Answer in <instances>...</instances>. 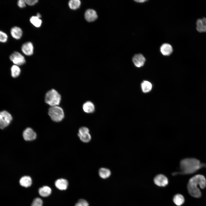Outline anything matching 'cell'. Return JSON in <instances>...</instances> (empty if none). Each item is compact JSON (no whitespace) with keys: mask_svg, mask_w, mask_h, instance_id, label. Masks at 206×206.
I'll use <instances>...</instances> for the list:
<instances>
[{"mask_svg":"<svg viewBox=\"0 0 206 206\" xmlns=\"http://www.w3.org/2000/svg\"><path fill=\"white\" fill-rule=\"evenodd\" d=\"M206 164L201 163L197 159L188 158L181 160L180 162V171L172 173L173 175L178 174H187L193 173L202 167H206Z\"/></svg>","mask_w":206,"mask_h":206,"instance_id":"6da1fadb","label":"cell"},{"mask_svg":"<svg viewBox=\"0 0 206 206\" xmlns=\"http://www.w3.org/2000/svg\"><path fill=\"white\" fill-rule=\"evenodd\" d=\"M198 185L201 189H204L206 187V179L202 175H196L191 178L189 181L188 191L189 194L193 197L199 198L201 196V192L197 187Z\"/></svg>","mask_w":206,"mask_h":206,"instance_id":"7a4b0ae2","label":"cell"},{"mask_svg":"<svg viewBox=\"0 0 206 206\" xmlns=\"http://www.w3.org/2000/svg\"><path fill=\"white\" fill-rule=\"evenodd\" d=\"M61 100V96L57 91L54 89L48 91L45 96L46 103L51 106H58Z\"/></svg>","mask_w":206,"mask_h":206,"instance_id":"3957f363","label":"cell"},{"mask_svg":"<svg viewBox=\"0 0 206 206\" xmlns=\"http://www.w3.org/2000/svg\"><path fill=\"white\" fill-rule=\"evenodd\" d=\"M48 113L52 120L57 122L61 121L64 116L63 109L58 106H51L49 109Z\"/></svg>","mask_w":206,"mask_h":206,"instance_id":"277c9868","label":"cell"},{"mask_svg":"<svg viewBox=\"0 0 206 206\" xmlns=\"http://www.w3.org/2000/svg\"><path fill=\"white\" fill-rule=\"evenodd\" d=\"M12 120L11 114L7 111L0 112V128L3 129L8 126Z\"/></svg>","mask_w":206,"mask_h":206,"instance_id":"5b68a950","label":"cell"},{"mask_svg":"<svg viewBox=\"0 0 206 206\" xmlns=\"http://www.w3.org/2000/svg\"><path fill=\"white\" fill-rule=\"evenodd\" d=\"M10 60L15 65L19 66L24 64L25 60L24 56L19 52L15 51L9 56Z\"/></svg>","mask_w":206,"mask_h":206,"instance_id":"8992f818","label":"cell"},{"mask_svg":"<svg viewBox=\"0 0 206 206\" xmlns=\"http://www.w3.org/2000/svg\"><path fill=\"white\" fill-rule=\"evenodd\" d=\"M154 181L156 185L159 187H165L168 183V180L167 177L162 174L157 175L154 177Z\"/></svg>","mask_w":206,"mask_h":206,"instance_id":"52a82bcc","label":"cell"},{"mask_svg":"<svg viewBox=\"0 0 206 206\" xmlns=\"http://www.w3.org/2000/svg\"><path fill=\"white\" fill-rule=\"evenodd\" d=\"M132 60L134 65L136 67L139 68L144 66L146 61V59L142 54L139 53L133 56Z\"/></svg>","mask_w":206,"mask_h":206,"instance_id":"ba28073f","label":"cell"},{"mask_svg":"<svg viewBox=\"0 0 206 206\" xmlns=\"http://www.w3.org/2000/svg\"><path fill=\"white\" fill-rule=\"evenodd\" d=\"M23 136L26 141H32L35 139L37 137L35 132L31 128H27L23 132Z\"/></svg>","mask_w":206,"mask_h":206,"instance_id":"9c48e42d","label":"cell"},{"mask_svg":"<svg viewBox=\"0 0 206 206\" xmlns=\"http://www.w3.org/2000/svg\"><path fill=\"white\" fill-rule=\"evenodd\" d=\"M21 50L22 52L26 56L32 55L33 53L34 50L32 43L29 41L25 43L22 45Z\"/></svg>","mask_w":206,"mask_h":206,"instance_id":"30bf717a","label":"cell"},{"mask_svg":"<svg viewBox=\"0 0 206 206\" xmlns=\"http://www.w3.org/2000/svg\"><path fill=\"white\" fill-rule=\"evenodd\" d=\"M196 25V28L198 32L201 33L206 32V17L197 19Z\"/></svg>","mask_w":206,"mask_h":206,"instance_id":"8fae6325","label":"cell"},{"mask_svg":"<svg viewBox=\"0 0 206 206\" xmlns=\"http://www.w3.org/2000/svg\"><path fill=\"white\" fill-rule=\"evenodd\" d=\"M84 17L87 21L90 22L95 21L98 18V15L95 10L92 9H88L85 12Z\"/></svg>","mask_w":206,"mask_h":206,"instance_id":"7c38bea8","label":"cell"},{"mask_svg":"<svg viewBox=\"0 0 206 206\" xmlns=\"http://www.w3.org/2000/svg\"><path fill=\"white\" fill-rule=\"evenodd\" d=\"M172 46L169 44L165 43L162 44L160 47V51L162 55L168 56L171 55L173 52Z\"/></svg>","mask_w":206,"mask_h":206,"instance_id":"4fadbf2b","label":"cell"},{"mask_svg":"<svg viewBox=\"0 0 206 206\" xmlns=\"http://www.w3.org/2000/svg\"><path fill=\"white\" fill-rule=\"evenodd\" d=\"M10 33L14 38L16 39H19L22 36L23 31L20 27L17 26H14L11 28Z\"/></svg>","mask_w":206,"mask_h":206,"instance_id":"5bb4252c","label":"cell"},{"mask_svg":"<svg viewBox=\"0 0 206 206\" xmlns=\"http://www.w3.org/2000/svg\"><path fill=\"white\" fill-rule=\"evenodd\" d=\"M55 185L58 189L61 190H65L67 188L68 182L65 179H58L55 181Z\"/></svg>","mask_w":206,"mask_h":206,"instance_id":"9a60e30c","label":"cell"},{"mask_svg":"<svg viewBox=\"0 0 206 206\" xmlns=\"http://www.w3.org/2000/svg\"><path fill=\"white\" fill-rule=\"evenodd\" d=\"M83 109L84 111L88 113L93 112L95 110V106L92 102L88 101L84 103L83 105Z\"/></svg>","mask_w":206,"mask_h":206,"instance_id":"2e32d148","label":"cell"},{"mask_svg":"<svg viewBox=\"0 0 206 206\" xmlns=\"http://www.w3.org/2000/svg\"><path fill=\"white\" fill-rule=\"evenodd\" d=\"M32 181L31 177L25 176L22 177L19 180L20 185L22 186L27 187L31 186Z\"/></svg>","mask_w":206,"mask_h":206,"instance_id":"e0dca14e","label":"cell"},{"mask_svg":"<svg viewBox=\"0 0 206 206\" xmlns=\"http://www.w3.org/2000/svg\"><path fill=\"white\" fill-rule=\"evenodd\" d=\"M51 189L48 186H44L40 188L39 190V195L43 197H47L50 195L51 193Z\"/></svg>","mask_w":206,"mask_h":206,"instance_id":"ac0fdd59","label":"cell"},{"mask_svg":"<svg viewBox=\"0 0 206 206\" xmlns=\"http://www.w3.org/2000/svg\"><path fill=\"white\" fill-rule=\"evenodd\" d=\"M141 86L142 90L144 93H147L150 92L152 87L151 83L147 81H143L141 83Z\"/></svg>","mask_w":206,"mask_h":206,"instance_id":"d6986e66","label":"cell"},{"mask_svg":"<svg viewBox=\"0 0 206 206\" xmlns=\"http://www.w3.org/2000/svg\"><path fill=\"white\" fill-rule=\"evenodd\" d=\"M111 174L109 169L105 168H101L99 170V174L102 179H106L109 177Z\"/></svg>","mask_w":206,"mask_h":206,"instance_id":"ffe728a7","label":"cell"},{"mask_svg":"<svg viewBox=\"0 0 206 206\" xmlns=\"http://www.w3.org/2000/svg\"><path fill=\"white\" fill-rule=\"evenodd\" d=\"M173 200L175 205L179 206L184 203L185 201V199L182 195L180 194H177L173 197Z\"/></svg>","mask_w":206,"mask_h":206,"instance_id":"44dd1931","label":"cell"},{"mask_svg":"<svg viewBox=\"0 0 206 206\" xmlns=\"http://www.w3.org/2000/svg\"><path fill=\"white\" fill-rule=\"evenodd\" d=\"M12 77L13 78L18 77L21 73V69L18 66L14 65L12 66L11 68Z\"/></svg>","mask_w":206,"mask_h":206,"instance_id":"7402d4cb","label":"cell"},{"mask_svg":"<svg viewBox=\"0 0 206 206\" xmlns=\"http://www.w3.org/2000/svg\"><path fill=\"white\" fill-rule=\"evenodd\" d=\"M81 2L79 0H70L68 3L70 8L72 10H76L80 7Z\"/></svg>","mask_w":206,"mask_h":206,"instance_id":"603a6c76","label":"cell"},{"mask_svg":"<svg viewBox=\"0 0 206 206\" xmlns=\"http://www.w3.org/2000/svg\"><path fill=\"white\" fill-rule=\"evenodd\" d=\"M31 23L36 27H40L42 24V21L41 19L36 16H32L30 19Z\"/></svg>","mask_w":206,"mask_h":206,"instance_id":"cb8c5ba5","label":"cell"},{"mask_svg":"<svg viewBox=\"0 0 206 206\" xmlns=\"http://www.w3.org/2000/svg\"><path fill=\"white\" fill-rule=\"evenodd\" d=\"M78 136L80 140L85 143L89 142L91 139V136L89 133L82 135H79Z\"/></svg>","mask_w":206,"mask_h":206,"instance_id":"d4e9b609","label":"cell"},{"mask_svg":"<svg viewBox=\"0 0 206 206\" xmlns=\"http://www.w3.org/2000/svg\"><path fill=\"white\" fill-rule=\"evenodd\" d=\"M8 37L6 33L0 31V42L4 43L6 42Z\"/></svg>","mask_w":206,"mask_h":206,"instance_id":"484cf974","label":"cell"},{"mask_svg":"<svg viewBox=\"0 0 206 206\" xmlns=\"http://www.w3.org/2000/svg\"><path fill=\"white\" fill-rule=\"evenodd\" d=\"M43 201L39 198H36L33 200L31 206H42Z\"/></svg>","mask_w":206,"mask_h":206,"instance_id":"4316f807","label":"cell"},{"mask_svg":"<svg viewBox=\"0 0 206 206\" xmlns=\"http://www.w3.org/2000/svg\"><path fill=\"white\" fill-rule=\"evenodd\" d=\"M89 132V130L88 128L84 126L82 127L79 130L78 135L86 134Z\"/></svg>","mask_w":206,"mask_h":206,"instance_id":"83f0119b","label":"cell"},{"mask_svg":"<svg viewBox=\"0 0 206 206\" xmlns=\"http://www.w3.org/2000/svg\"><path fill=\"white\" fill-rule=\"evenodd\" d=\"M89 204L88 202L84 199H79L75 206H88Z\"/></svg>","mask_w":206,"mask_h":206,"instance_id":"f1b7e54d","label":"cell"},{"mask_svg":"<svg viewBox=\"0 0 206 206\" xmlns=\"http://www.w3.org/2000/svg\"><path fill=\"white\" fill-rule=\"evenodd\" d=\"M17 5L20 8H23L26 6V3L25 0H19L18 1Z\"/></svg>","mask_w":206,"mask_h":206,"instance_id":"f546056e","label":"cell"},{"mask_svg":"<svg viewBox=\"0 0 206 206\" xmlns=\"http://www.w3.org/2000/svg\"><path fill=\"white\" fill-rule=\"evenodd\" d=\"M26 4L30 6H33L35 5L38 2L37 0H25Z\"/></svg>","mask_w":206,"mask_h":206,"instance_id":"4dcf8cb0","label":"cell"},{"mask_svg":"<svg viewBox=\"0 0 206 206\" xmlns=\"http://www.w3.org/2000/svg\"><path fill=\"white\" fill-rule=\"evenodd\" d=\"M135 1L136 2L138 3H144L145 1H147L146 0H136L134 1Z\"/></svg>","mask_w":206,"mask_h":206,"instance_id":"1f68e13d","label":"cell"},{"mask_svg":"<svg viewBox=\"0 0 206 206\" xmlns=\"http://www.w3.org/2000/svg\"><path fill=\"white\" fill-rule=\"evenodd\" d=\"M36 16L39 18H40L41 17V15L39 13H37V15Z\"/></svg>","mask_w":206,"mask_h":206,"instance_id":"d6a6232c","label":"cell"}]
</instances>
